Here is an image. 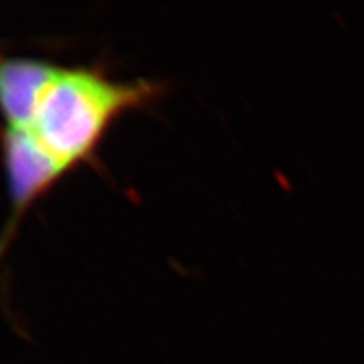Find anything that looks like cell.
<instances>
[{
  "label": "cell",
  "instance_id": "1",
  "mask_svg": "<svg viewBox=\"0 0 364 364\" xmlns=\"http://www.w3.org/2000/svg\"><path fill=\"white\" fill-rule=\"evenodd\" d=\"M166 85L119 81L97 67H61L46 88L26 131L68 175L96 163L111 128L129 112L154 107Z\"/></svg>",
  "mask_w": 364,
  "mask_h": 364
},
{
  "label": "cell",
  "instance_id": "2",
  "mask_svg": "<svg viewBox=\"0 0 364 364\" xmlns=\"http://www.w3.org/2000/svg\"><path fill=\"white\" fill-rule=\"evenodd\" d=\"M0 156L5 170L11 214L0 232V259L14 242L20 223L28 211L67 176L23 129L0 128Z\"/></svg>",
  "mask_w": 364,
  "mask_h": 364
},
{
  "label": "cell",
  "instance_id": "3",
  "mask_svg": "<svg viewBox=\"0 0 364 364\" xmlns=\"http://www.w3.org/2000/svg\"><path fill=\"white\" fill-rule=\"evenodd\" d=\"M60 65L37 58L0 61V119L2 128L25 129Z\"/></svg>",
  "mask_w": 364,
  "mask_h": 364
},
{
  "label": "cell",
  "instance_id": "4",
  "mask_svg": "<svg viewBox=\"0 0 364 364\" xmlns=\"http://www.w3.org/2000/svg\"><path fill=\"white\" fill-rule=\"evenodd\" d=\"M0 61H2V55H0Z\"/></svg>",
  "mask_w": 364,
  "mask_h": 364
}]
</instances>
